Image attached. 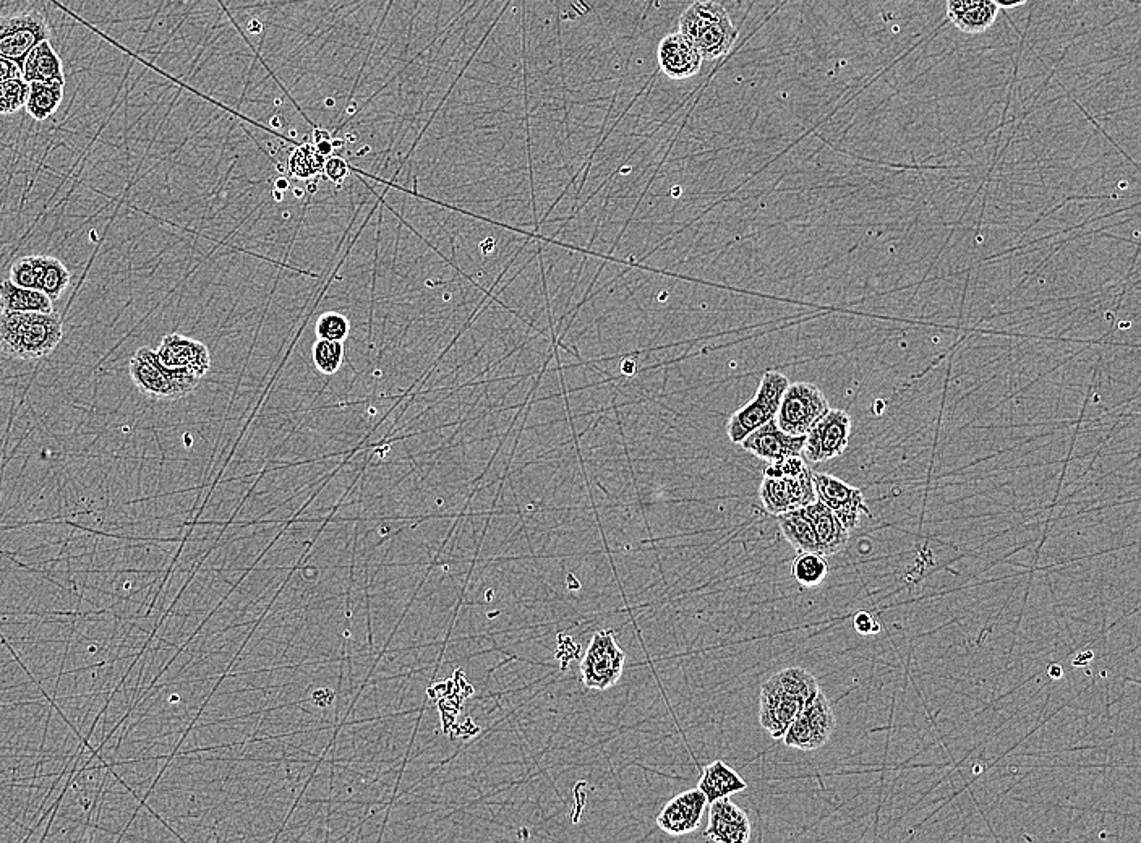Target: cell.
<instances>
[{"instance_id":"obj_12","label":"cell","mask_w":1141,"mask_h":843,"mask_svg":"<svg viewBox=\"0 0 1141 843\" xmlns=\"http://www.w3.org/2000/svg\"><path fill=\"white\" fill-rule=\"evenodd\" d=\"M804 440L806 435L801 437L788 435L778 427L777 420L772 419L762 427L756 428L753 433H749L740 445L748 453L764 459L767 463H777L788 456L803 454Z\"/></svg>"},{"instance_id":"obj_11","label":"cell","mask_w":1141,"mask_h":843,"mask_svg":"<svg viewBox=\"0 0 1141 843\" xmlns=\"http://www.w3.org/2000/svg\"><path fill=\"white\" fill-rule=\"evenodd\" d=\"M156 354L167 369L184 370L200 380L211 369L210 349L201 341L187 338L182 334L172 333L164 336Z\"/></svg>"},{"instance_id":"obj_40","label":"cell","mask_w":1141,"mask_h":843,"mask_svg":"<svg viewBox=\"0 0 1141 843\" xmlns=\"http://www.w3.org/2000/svg\"><path fill=\"white\" fill-rule=\"evenodd\" d=\"M276 189H279V190L289 189V180L279 179L278 182H276Z\"/></svg>"},{"instance_id":"obj_2","label":"cell","mask_w":1141,"mask_h":843,"mask_svg":"<svg viewBox=\"0 0 1141 843\" xmlns=\"http://www.w3.org/2000/svg\"><path fill=\"white\" fill-rule=\"evenodd\" d=\"M680 33L701 52L702 59L714 60L730 52L738 31L722 4L697 0L680 18Z\"/></svg>"},{"instance_id":"obj_29","label":"cell","mask_w":1141,"mask_h":843,"mask_svg":"<svg viewBox=\"0 0 1141 843\" xmlns=\"http://www.w3.org/2000/svg\"><path fill=\"white\" fill-rule=\"evenodd\" d=\"M313 364L323 375H334L344 362V344L341 341L318 339L312 349Z\"/></svg>"},{"instance_id":"obj_4","label":"cell","mask_w":1141,"mask_h":843,"mask_svg":"<svg viewBox=\"0 0 1141 843\" xmlns=\"http://www.w3.org/2000/svg\"><path fill=\"white\" fill-rule=\"evenodd\" d=\"M49 38L51 28L43 10L31 7L0 15V57L12 60L20 70L31 49Z\"/></svg>"},{"instance_id":"obj_36","label":"cell","mask_w":1141,"mask_h":843,"mask_svg":"<svg viewBox=\"0 0 1141 843\" xmlns=\"http://www.w3.org/2000/svg\"><path fill=\"white\" fill-rule=\"evenodd\" d=\"M22 77V70L12 60L0 57V83L12 80V78Z\"/></svg>"},{"instance_id":"obj_30","label":"cell","mask_w":1141,"mask_h":843,"mask_svg":"<svg viewBox=\"0 0 1141 843\" xmlns=\"http://www.w3.org/2000/svg\"><path fill=\"white\" fill-rule=\"evenodd\" d=\"M30 83L25 78H12L0 83V116H12L26 106Z\"/></svg>"},{"instance_id":"obj_21","label":"cell","mask_w":1141,"mask_h":843,"mask_svg":"<svg viewBox=\"0 0 1141 843\" xmlns=\"http://www.w3.org/2000/svg\"><path fill=\"white\" fill-rule=\"evenodd\" d=\"M777 523L785 539L796 552H819L816 534L803 508L777 514Z\"/></svg>"},{"instance_id":"obj_5","label":"cell","mask_w":1141,"mask_h":843,"mask_svg":"<svg viewBox=\"0 0 1141 843\" xmlns=\"http://www.w3.org/2000/svg\"><path fill=\"white\" fill-rule=\"evenodd\" d=\"M790 386V380L780 372H767L762 377L761 385L753 401L741 407L731 416L727 425V435L730 441L740 445L749 433L756 428L767 424L769 420L777 417L778 407L782 403L783 394Z\"/></svg>"},{"instance_id":"obj_37","label":"cell","mask_w":1141,"mask_h":843,"mask_svg":"<svg viewBox=\"0 0 1141 843\" xmlns=\"http://www.w3.org/2000/svg\"><path fill=\"white\" fill-rule=\"evenodd\" d=\"M997 5V9H1017L1022 7L1028 0H992Z\"/></svg>"},{"instance_id":"obj_24","label":"cell","mask_w":1141,"mask_h":843,"mask_svg":"<svg viewBox=\"0 0 1141 843\" xmlns=\"http://www.w3.org/2000/svg\"><path fill=\"white\" fill-rule=\"evenodd\" d=\"M774 678L778 681V685L782 686L788 693L793 694L796 699H800L804 706L816 698L817 693L821 691L816 677L801 667L783 668L780 672L775 673Z\"/></svg>"},{"instance_id":"obj_39","label":"cell","mask_w":1141,"mask_h":843,"mask_svg":"<svg viewBox=\"0 0 1141 843\" xmlns=\"http://www.w3.org/2000/svg\"><path fill=\"white\" fill-rule=\"evenodd\" d=\"M1091 659H1093V652H1085V654L1080 655V657L1073 662V665H1075V667H1082V665L1086 664V660Z\"/></svg>"},{"instance_id":"obj_8","label":"cell","mask_w":1141,"mask_h":843,"mask_svg":"<svg viewBox=\"0 0 1141 843\" xmlns=\"http://www.w3.org/2000/svg\"><path fill=\"white\" fill-rule=\"evenodd\" d=\"M850 437V414L842 409H829L806 433L803 458L811 463L838 458L847 451Z\"/></svg>"},{"instance_id":"obj_6","label":"cell","mask_w":1141,"mask_h":843,"mask_svg":"<svg viewBox=\"0 0 1141 843\" xmlns=\"http://www.w3.org/2000/svg\"><path fill=\"white\" fill-rule=\"evenodd\" d=\"M829 401L821 388L806 381L790 383L778 407V427L788 435L801 437L811 430L812 425L829 411Z\"/></svg>"},{"instance_id":"obj_23","label":"cell","mask_w":1141,"mask_h":843,"mask_svg":"<svg viewBox=\"0 0 1141 843\" xmlns=\"http://www.w3.org/2000/svg\"><path fill=\"white\" fill-rule=\"evenodd\" d=\"M801 712L808 720L817 749L822 748L830 740L835 730V715L832 707H830L829 699L825 698L822 691H819L816 698L806 704Z\"/></svg>"},{"instance_id":"obj_38","label":"cell","mask_w":1141,"mask_h":843,"mask_svg":"<svg viewBox=\"0 0 1141 843\" xmlns=\"http://www.w3.org/2000/svg\"><path fill=\"white\" fill-rule=\"evenodd\" d=\"M1047 675H1049L1052 680H1060L1062 675H1064V668L1060 667L1059 664L1051 665V667L1047 668Z\"/></svg>"},{"instance_id":"obj_9","label":"cell","mask_w":1141,"mask_h":843,"mask_svg":"<svg viewBox=\"0 0 1141 843\" xmlns=\"http://www.w3.org/2000/svg\"><path fill=\"white\" fill-rule=\"evenodd\" d=\"M812 479L816 487L817 500L834 511L835 516L848 531H853L861 524L863 514L871 516V511L866 506L859 488L851 487L847 482L824 472L812 475Z\"/></svg>"},{"instance_id":"obj_14","label":"cell","mask_w":1141,"mask_h":843,"mask_svg":"<svg viewBox=\"0 0 1141 843\" xmlns=\"http://www.w3.org/2000/svg\"><path fill=\"white\" fill-rule=\"evenodd\" d=\"M706 839L717 843H746L751 839V822L748 814L728 798L710 803L709 826Z\"/></svg>"},{"instance_id":"obj_26","label":"cell","mask_w":1141,"mask_h":843,"mask_svg":"<svg viewBox=\"0 0 1141 843\" xmlns=\"http://www.w3.org/2000/svg\"><path fill=\"white\" fill-rule=\"evenodd\" d=\"M72 281V274L65 268L64 263L54 257H46L43 255V263H41V274H39V291L44 292L49 299H60V296L67 291Z\"/></svg>"},{"instance_id":"obj_27","label":"cell","mask_w":1141,"mask_h":843,"mask_svg":"<svg viewBox=\"0 0 1141 843\" xmlns=\"http://www.w3.org/2000/svg\"><path fill=\"white\" fill-rule=\"evenodd\" d=\"M759 498H761L765 510L769 511L770 514H775V516L793 510L788 477H780V479L764 477L761 487H759Z\"/></svg>"},{"instance_id":"obj_19","label":"cell","mask_w":1141,"mask_h":843,"mask_svg":"<svg viewBox=\"0 0 1141 843\" xmlns=\"http://www.w3.org/2000/svg\"><path fill=\"white\" fill-rule=\"evenodd\" d=\"M697 788L706 795L707 803H714L720 798H728L735 793L743 792L748 788L738 772L727 762L715 761L704 769Z\"/></svg>"},{"instance_id":"obj_32","label":"cell","mask_w":1141,"mask_h":843,"mask_svg":"<svg viewBox=\"0 0 1141 843\" xmlns=\"http://www.w3.org/2000/svg\"><path fill=\"white\" fill-rule=\"evenodd\" d=\"M812 475H814V472L811 471V467H806L801 474L795 475V477H788L793 510L804 508V506L811 505V503L817 500L816 487H814Z\"/></svg>"},{"instance_id":"obj_17","label":"cell","mask_w":1141,"mask_h":843,"mask_svg":"<svg viewBox=\"0 0 1141 843\" xmlns=\"http://www.w3.org/2000/svg\"><path fill=\"white\" fill-rule=\"evenodd\" d=\"M947 17L963 33L979 35L991 30L999 9L992 0H947Z\"/></svg>"},{"instance_id":"obj_18","label":"cell","mask_w":1141,"mask_h":843,"mask_svg":"<svg viewBox=\"0 0 1141 843\" xmlns=\"http://www.w3.org/2000/svg\"><path fill=\"white\" fill-rule=\"evenodd\" d=\"M22 77L26 83H60L65 85L64 64L49 41L31 49L23 64Z\"/></svg>"},{"instance_id":"obj_34","label":"cell","mask_w":1141,"mask_h":843,"mask_svg":"<svg viewBox=\"0 0 1141 843\" xmlns=\"http://www.w3.org/2000/svg\"><path fill=\"white\" fill-rule=\"evenodd\" d=\"M323 172H325L326 179H330L333 184L339 185L344 182L347 174H349V166L344 159L333 156V158L326 159Z\"/></svg>"},{"instance_id":"obj_3","label":"cell","mask_w":1141,"mask_h":843,"mask_svg":"<svg viewBox=\"0 0 1141 843\" xmlns=\"http://www.w3.org/2000/svg\"><path fill=\"white\" fill-rule=\"evenodd\" d=\"M130 377L138 390L154 399H179L192 393L200 383L184 370H171L161 364L150 347H140L130 359Z\"/></svg>"},{"instance_id":"obj_31","label":"cell","mask_w":1141,"mask_h":843,"mask_svg":"<svg viewBox=\"0 0 1141 843\" xmlns=\"http://www.w3.org/2000/svg\"><path fill=\"white\" fill-rule=\"evenodd\" d=\"M41 263H43V255L18 258L17 262L13 263L12 268H10V281L17 286L25 287V289L39 291Z\"/></svg>"},{"instance_id":"obj_35","label":"cell","mask_w":1141,"mask_h":843,"mask_svg":"<svg viewBox=\"0 0 1141 843\" xmlns=\"http://www.w3.org/2000/svg\"><path fill=\"white\" fill-rule=\"evenodd\" d=\"M853 628H855L856 633L863 634V636L877 634L881 631V626L874 620L871 613L864 612V610L856 613L855 617H853Z\"/></svg>"},{"instance_id":"obj_7","label":"cell","mask_w":1141,"mask_h":843,"mask_svg":"<svg viewBox=\"0 0 1141 843\" xmlns=\"http://www.w3.org/2000/svg\"><path fill=\"white\" fill-rule=\"evenodd\" d=\"M626 654L616 641L613 630H600L592 636L589 649L581 662L584 685L595 691H607L623 675Z\"/></svg>"},{"instance_id":"obj_28","label":"cell","mask_w":1141,"mask_h":843,"mask_svg":"<svg viewBox=\"0 0 1141 843\" xmlns=\"http://www.w3.org/2000/svg\"><path fill=\"white\" fill-rule=\"evenodd\" d=\"M325 163V156L321 155L315 145H304L299 146L292 153L287 167H289L292 176L297 177V179L308 180L321 174L325 169Z\"/></svg>"},{"instance_id":"obj_33","label":"cell","mask_w":1141,"mask_h":843,"mask_svg":"<svg viewBox=\"0 0 1141 843\" xmlns=\"http://www.w3.org/2000/svg\"><path fill=\"white\" fill-rule=\"evenodd\" d=\"M351 331V323L338 312H326L318 318L317 334L320 339L344 343Z\"/></svg>"},{"instance_id":"obj_1","label":"cell","mask_w":1141,"mask_h":843,"mask_svg":"<svg viewBox=\"0 0 1141 843\" xmlns=\"http://www.w3.org/2000/svg\"><path fill=\"white\" fill-rule=\"evenodd\" d=\"M64 338L56 312H0V351L18 360L49 356Z\"/></svg>"},{"instance_id":"obj_20","label":"cell","mask_w":1141,"mask_h":843,"mask_svg":"<svg viewBox=\"0 0 1141 843\" xmlns=\"http://www.w3.org/2000/svg\"><path fill=\"white\" fill-rule=\"evenodd\" d=\"M0 312L52 313L56 310L44 292L25 289L5 279L0 281Z\"/></svg>"},{"instance_id":"obj_16","label":"cell","mask_w":1141,"mask_h":843,"mask_svg":"<svg viewBox=\"0 0 1141 843\" xmlns=\"http://www.w3.org/2000/svg\"><path fill=\"white\" fill-rule=\"evenodd\" d=\"M803 510L811 521L812 529L816 534L819 553H822L825 558L832 557L847 547L850 531L840 523V519L835 516L834 511L827 508L819 500L804 506Z\"/></svg>"},{"instance_id":"obj_13","label":"cell","mask_w":1141,"mask_h":843,"mask_svg":"<svg viewBox=\"0 0 1141 843\" xmlns=\"http://www.w3.org/2000/svg\"><path fill=\"white\" fill-rule=\"evenodd\" d=\"M707 805L706 795L699 788H693L668 801L657 816V824L663 832L676 837L691 834L701 826Z\"/></svg>"},{"instance_id":"obj_10","label":"cell","mask_w":1141,"mask_h":843,"mask_svg":"<svg viewBox=\"0 0 1141 843\" xmlns=\"http://www.w3.org/2000/svg\"><path fill=\"white\" fill-rule=\"evenodd\" d=\"M804 704L788 693L774 677L765 681L759 698V722L774 740H782L791 722L803 711Z\"/></svg>"},{"instance_id":"obj_25","label":"cell","mask_w":1141,"mask_h":843,"mask_svg":"<svg viewBox=\"0 0 1141 843\" xmlns=\"http://www.w3.org/2000/svg\"><path fill=\"white\" fill-rule=\"evenodd\" d=\"M791 574L803 587L821 586L829 574V563L819 552H798L791 563Z\"/></svg>"},{"instance_id":"obj_22","label":"cell","mask_w":1141,"mask_h":843,"mask_svg":"<svg viewBox=\"0 0 1141 843\" xmlns=\"http://www.w3.org/2000/svg\"><path fill=\"white\" fill-rule=\"evenodd\" d=\"M64 99V85L60 83H30L26 111L35 120H46L56 114Z\"/></svg>"},{"instance_id":"obj_15","label":"cell","mask_w":1141,"mask_h":843,"mask_svg":"<svg viewBox=\"0 0 1141 843\" xmlns=\"http://www.w3.org/2000/svg\"><path fill=\"white\" fill-rule=\"evenodd\" d=\"M659 64L671 80H686L701 72L702 56L681 33L665 36L659 46Z\"/></svg>"}]
</instances>
